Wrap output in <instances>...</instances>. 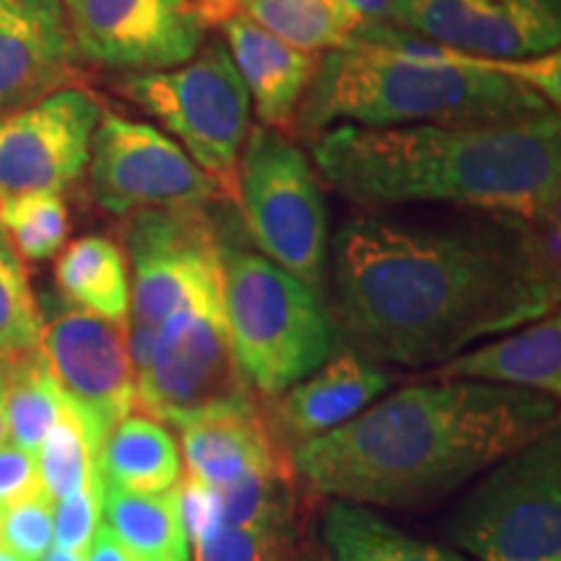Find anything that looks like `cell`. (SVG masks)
Listing matches in <instances>:
<instances>
[{
	"label": "cell",
	"mask_w": 561,
	"mask_h": 561,
	"mask_svg": "<svg viewBox=\"0 0 561 561\" xmlns=\"http://www.w3.org/2000/svg\"><path fill=\"white\" fill-rule=\"evenodd\" d=\"M193 561H299L301 528H231L198 538Z\"/></svg>",
	"instance_id": "obj_30"
},
{
	"label": "cell",
	"mask_w": 561,
	"mask_h": 561,
	"mask_svg": "<svg viewBox=\"0 0 561 561\" xmlns=\"http://www.w3.org/2000/svg\"><path fill=\"white\" fill-rule=\"evenodd\" d=\"M128 328H157L187 301L221 291V229L203 208L138 210L125 224Z\"/></svg>",
	"instance_id": "obj_10"
},
{
	"label": "cell",
	"mask_w": 561,
	"mask_h": 561,
	"mask_svg": "<svg viewBox=\"0 0 561 561\" xmlns=\"http://www.w3.org/2000/svg\"><path fill=\"white\" fill-rule=\"evenodd\" d=\"M224 320L244 380L263 398H278L322 367L339 348L331 307L263 252L221 240Z\"/></svg>",
	"instance_id": "obj_5"
},
{
	"label": "cell",
	"mask_w": 561,
	"mask_h": 561,
	"mask_svg": "<svg viewBox=\"0 0 561 561\" xmlns=\"http://www.w3.org/2000/svg\"><path fill=\"white\" fill-rule=\"evenodd\" d=\"M0 227L21 261H50L66 248L68 208L60 193L0 195Z\"/></svg>",
	"instance_id": "obj_28"
},
{
	"label": "cell",
	"mask_w": 561,
	"mask_h": 561,
	"mask_svg": "<svg viewBox=\"0 0 561 561\" xmlns=\"http://www.w3.org/2000/svg\"><path fill=\"white\" fill-rule=\"evenodd\" d=\"M445 536L476 561H561V439L543 434L491 466Z\"/></svg>",
	"instance_id": "obj_6"
},
{
	"label": "cell",
	"mask_w": 561,
	"mask_h": 561,
	"mask_svg": "<svg viewBox=\"0 0 561 561\" xmlns=\"http://www.w3.org/2000/svg\"><path fill=\"white\" fill-rule=\"evenodd\" d=\"M42 310L24 261L0 227V359L39 348Z\"/></svg>",
	"instance_id": "obj_29"
},
{
	"label": "cell",
	"mask_w": 561,
	"mask_h": 561,
	"mask_svg": "<svg viewBox=\"0 0 561 561\" xmlns=\"http://www.w3.org/2000/svg\"><path fill=\"white\" fill-rule=\"evenodd\" d=\"M388 375L356 351L333 354L305 380L265 401V416L289 450L356 419L388 390Z\"/></svg>",
	"instance_id": "obj_17"
},
{
	"label": "cell",
	"mask_w": 561,
	"mask_h": 561,
	"mask_svg": "<svg viewBox=\"0 0 561 561\" xmlns=\"http://www.w3.org/2000/svg\"><path fill=\"white\" fill-rule=\"evenodd\" d=\"M96 473L107 489L161 494L180 481L182 458L161 421L128 416L104 439L96 455Z\"/></svg>",
	"instance_id": "obj_21"
},
{
	"label": "cell",
	"mask_w": 561,
	"mask_h": 561,
	"mask_svg": "<svg viewBox=\"0 0 561 561\" xmlns=\"http://www.w3.org/2000/svg\"><path fill=\"white\" fill-rule=\"evenodd\" d=\"M559 96V50L491 60L380 24L320 55L294 128L530 121L557 112Z\"/></svg>",
	"instance_id": "obj_4"
},
{
	"label": "cell",
	"mask_w": 561,
	"mask_h": 561,
	"mask_svg": "<svg viewBox=\"0 0 561 561\" xmlns=\"http://www.w3.org/2000/svg\"><path fill=\"white\" fill-rule=\"evenodd\" d=\"M312 159L356 208L447 206L523 221L559 216L557 112L512 123L333 125L314 136Z\"/></svg>",
	"instance_id": "obj_3"
},
{
	"label": "cell",
	"mask_w": 561,
	"mask_h": 561,
	"mask_svg": "<svg viewBox=\"0 0 561 561\" xmlns=\"http://www.w3.org/2000/svg\"><path fill=\"white\" fill-rule=\"evenodd\" d=\"M3 362L5 430L11 445L37 455V447L58 419L62 396L42 348Z\"/></svg>",
	"instance_id": "obj_25"
},
{
	"label": "cell",
	"mask_w": 561,
	"mask_h": 561,
	"mask_svg": "<svg viewBox=\"0 0 561 561\" xmlns=\"http://www.w3.org/2000/svg\"><path fill=\"white\" fill-rule=\"evenodd\" d=\"M102 520L140 561H193L180 512V481L161 494L104 486Z\"/></svg>",
	"instance_id": "obj_23"
},
{
	"label": "cell",
	"mask_w": 561,
	"mask_h": 561,
	"mask_svg": "<svg viewBox=\"0 0 561 561\" xmlns=\"http://www.w3.org/2000/svg\"><path fill=\"white\" fill-rule=\"evenodd\" d=\"M257 401L231 351L224 297L187 301L153 335L149 359L136 371V409L180 426L201 413Z\"/></svg>",
	"instance_id": "obj_9"
},
{
	"label": "cell",
	"mask_w": 561,
	"mask_h": 561,
	"mask_svg": "<svg viewBox=\"0 0 561 561\" xmlns=\"http://www.w3.org/2000/svg\"><path fill=\"white\" fill-rule=\"evenodd\" d=\"M328 3L346 24L348 37L362 30H369V26L390 24L392 0H328Z\"/></svg>",
	"instance_id": "obj_35"
},
{
	"label": "cell",
	"mask_w": 561,
	"mask_h": 561,
	"mask_svg": "<svg viewBox=\"0 0 561 561\" xmlns=\"http://www.w3.org/2000/svg\"><path fill=\"white\" fill-rule=\"evenodd\" d=\"M430 380H468L561 396V318L553 310L517 328V333L486 343L430 369Z\"/></svg>",
	"instance_id": "obj_20"
},
{
	"label": "cell",
	"mask_w": 561,
	"mask_h": 561,
	"mask_svg": "<svg viewBox=\"0 0 561 561\" xmlns=\"http://www.w3.org/2000/svg\"><path fill=\"white\" fill-rule=\"evenodd\" d=\"M55 284L68 305L115 325H128V261L121 244L110 237L89 234L70 242L55 263Z\"/></svg>",
	"instance_id": "obj_22"
},
{
	"label": "cell",
	"mask_w": 561,
	"mask_h": 561,
	"mask_svg": "<svg viewBox=\"0 0 561 561\" xmlns=\"http://www.w3.org/2000/svg\"><path fill=\"white\" fill-rule=\"evenodd\" d=\"M180 512L191 541H198V538L221 528L219 491L206 486L193 476L180 479Z\"/></svg>",
	"instance_id": "obj_33"
},
{
	"label": "cell",
	"mask_w": 561,
	"mask_h": 561,
	"mask_svg": "<svg viewBox=\"0 0 561 561\" xmlns=\"http://www.w3.org/2000/svg\"><path fill=\"white\" fill-rule=\"evenodd\" d=\"M237 11L301 53L322 55L348 39L328 0H237Z\"/></svg>",
	"instance_id": "obj_26"
},
{
	"label": "cell",
	"mask_w": 561,
	"mask_h": 561,
	"mask_svg": "<svg viewBox=\"0 0 561 561\" xmlns=\"http://www.w3.org/2000/svg\"><path fill=\"white\" fill-rule=\"evenodd\" d=\"M559 430L557 398L510 385L432 380L392 392L291 450L314 496L424 510Z\"/></svg>",
	"instance_id": "obj_2"
},
{
	"label": "cell",
	"mask_w": 561,
	"mask_h": 561,
	"mask_svg": "<svg viewBox=\"0 0 561 561\" xmlns=\"http://www.w3.org/2000/svg\"><path fill=\"white\" fill-rule=\"evenodd\" d=\"M299 561H333L331 553L325 549H318V546H301V553H299Z\"/></svg>",
	"instance_id": "obj_39"
},
{
	"label": "cell",
	"mask_w": 561,
	"mask_h": 561,
	"mask_svg": "<svg viewBox=\"0 0 561 561\" xmlns=\"http://www.w3.org/2000/svg\"><path fill=\"white\" fill-rule=\"evenodd\" d=\"M39 310V348L47 367L100 453L110 432L136 409V375L125 328L79 310L62 297L47 299Z\"/></svg>",
	"instance_id": "obj_12"
},
{
	"label": "cell",
	"mask_w": 561,
	"mask_h": 561,
	"mask_svg": "<svg viewBox=\"0 0 561 561\" xmlns=\"http://www.w3.org/2000/svg\"><path fill=\"white\" fill-rule=\"evenodd\" d=\"M390 24L491 60L557 53L561 0H392Z\"/></svg>",
	"instance_id": "obj_15"
},
{
	"label": "cell",
	"mask_w": 561,
	"mask_h": 561,
	"mask_svg": "<svg viewBox=\"0 0 561 561\" xmlns=\"http://www.w3.org/2000/svg\"><path fill=\"white\" fill-rule=\"evenodd\" d=\"M121 91L180 140L221 201L237 203V170L252 104L227 45L208 42L178 68L130 73Z\"/></svg>",
	"instance_id": "obj_7"
},
{
	"label": "cell",
	"mask_w": 561,
	"mask_h": 561,
	"mask_svg": "<svg viewBox=\"0 0 561 561\" xmlns=\"http://www.w3.org/2000/svg\"><path fill=\"white\" fill-rule=\"evenodd\" d=\"M55 500L45 489L0 510V546L19 561H42L53 549Z\"/></svg>",
	"instance_id": "obj_31"
},
{
	"label": "cell",
	"mask_w": 561,
	"mask_h": 561,
	"mask_svg": "<svg viewBox=\"0 0 561 561\" xmlns=\"http://www.w3.org/2000/svg\"><path fill=\"white\" fill-rule=\"evenodd\" d=\"M325 551L333 561H468L442 546L419 541L359 504L333 502L322 515Z\"/></svg>",
	"instance_id": "obj_24"
},
{
	"label": "cell",
	"mask_w": 561,
	"mask_h": 561,
	"mask_svg": "<svg viewBox=\"0 0 561 561\" xmlns=\"http://www.w3.org/2000/svg\"><path fill=\"white\" fill-rule=\"evenodd\" d=\"M0 549H3V546H0Z\"/></svg>",
	"instance_id": "obj_42"
},
{
	"label": "cell",
	"mask_w": 561,
	"mask_h": 561,
	"mask_svg": "<svg viewBox=\"0 0 561 561\" xmlns=\"http://www.w3.org/2000/svg\"><path fill=\"white\" fill-rule=\"evenodd\" d=\"M185 476L224 489L257 471L294 466L291 450L273 434L263 398L234 409L201 413L180 424Z\"/></svg>",
	"instance_id": "obj_18"
},
{
	"label": "cell",
	"mask_w": 561,
	"mask_h": 561,
	"mask_svg": "<svg viewBox=\"0 0 561 561\" xmlns=\"http://www.w3.org/2000/svg\"><path fill=\"white\" fill-rule=\"evenodd\" d=\"M9 442V430H5V405H3V362H0V445Z\"/></svg>",
	"instance_id": "obj_40"
},
{
	"label": "cell",
	"mask_w": 561,
	"mask_h": 561,
	"mask_svg": "<svg viewBox=\"0 0 561 561\" xmlns=\"http://www.w3.org/2000/svg\"><path fill=\"white\" fill-rule=\"evenodd\" d=\"M328 252L335 328L371 362L437 367L559 301V216L359 208Z\"/></svg>",
	"instance_id": "obj_1"
},
{
	"label": "cell",
	"mask_w": 561,
	"mask_h": 561,
	"mask_svg": "<svg viewBox=\"0 0 561 561\" xmlns=\"http://www.w3.org/2000/svg\"><path fill=\"white\" fill-rule=\"evenodd\" d=\"M87 561H140V559L128 549V546L121 543V538H117L107 525H100V528H96L94 541L89 546Z\"/></svg>",
	"instance_id": "obj_36"
},
{
	"label": "cell",
	"mask_w": 561,
	"mask_h": 561,
	"mask_svg": "<svg viewBox=\"0 0 561 561\" xmlns=\"http://www.w3.org/2000/svg\"><path fill=\"white\" fill-rule=\"evenodd\" d=\"M0 561H19V559L11 557V553L5 551V549H0Z\"/></svg>",
	"instance_id": "obj_41"
},
{
	"label": "cell",
	"mask_w": 561,
	"mask_h": 561,
	"mask_svg": "<svg viewBox=\"0 0 561 561\" xmlns=\"http://www.w3.org/2000/svg\"><path fill=\"white\" fill-rule=\"evenodd\" d=\"M102 115L91 91L62 87L0 117V195L62 193L79 182Z\"/></svg>",
	"instance_id": "obj_14"
},
{
	"label": "cell",
	"mask_w": 561,
	"mask_h": 561,
	"mask_svg": "<svg viewBox=\"0 0 561 561\" xmlns=\"http://www.w3.org/2000/svg\"><path fill=\"white\" fill-rule=\"evenodd\" d=\"M81 60L123 73L178 68L206 45L195 0H60Z\"/></svg>",
	"instance_id": "obj_13"
},
{
	"label": "cell",
	"mask_w": 561,
	"mask_h": 561,
	"mask_svg": "<svg viewBox=\"0 0 561 561\" xmlns=\"http://www.w3.org/2000/svg\"><path fill=\"white\" fill-rule=\"evenodd\" d=\"M42 561H87V557H81V553H76V551H66V549H58V546H53V549L45 553V559H42Z\"/></svg>",
	"instance_id": "obj_38"
},
{
	"label": "cell",
	"mask_w": 561,
	"mask_h": 561,
	"mask_svg": "<svg viewBox=\"0 0 561 561\" xmlns=\"http://www.w3.org/2000/svg\"><path fill=\"white\" fill-rule=\"evenodd\" d=\"M96 455L81 416L62 398L58 419L37 447L42 486L55 502L76 494L96 476Z\"/></svg>",
	"instance_id": "obj_27"
},
{
	"label": "cell",
	"mask_w": 561,
	"mask_h": 561,
	"mask_svg": "<svg viewBox=\"0 0 561 561\" xmlns=\"http://www.w3.org/2000/svg\"><path fill=\"white\" fill-rule=\"evenodd\" d=\"M37 455L21 450V447L0 445V510L13 502L26 500V496L42 491Z\"/></svg>",
	"instance_id": "obj_34"
},
{
	"label": "cell",
	"mask_w": 561,
	"mask_h": 561,
	"mask_svg": "<svg viewBox=\"0 0 561 561\" xmlns=\"http://www.w3.org/2000/svg\"><path fill=\"white\" fill-rule=\"evenodd\" d=\"M76 60L60 0H0V117L68 87Z\"/></svg>",
	"instance_id": "obj_16"
},
{
	"label": "cell",
	"mask_w": 561,
	"mask_h": 561,
	"mask_svg": "<svg viewBox=\"0 0 561 561\" xmlns=\"http://www.w3.org/2000/svg\"><path fill=\"white\" fill-rule=\"evenodd\" d=\"M102 504L104 483L100 479V473H96L81 491L66 496V500L55 502L53 546L87 557L89 546L96 536V528L102 525Z\"/></svg>",
	"instance_id": "obj_32"
},
{
	"label": "cell",
	"mask_w": 561,
	"mask_h": 561,
	"mask_svg": "<svg viewBox=\"0 0 561 561\" xmlns=\"http://www.w3.org/2000/svg\"><path fill=\"white\" fill-rule=\"evenodd\" d=\"M91 195L112 216L159 208H206L221 198L178 140L149 123L104 112L91 140Z\"/></svg>",
	"instance_id": "obj_11"
},
{
	"label": "cell",
	"mask_w": 561,
	"mask_h": 561,
	"mask_svg": "<svg viewBox=\"0 0 561 561\" xmlns=\"http://www.w3.org/2000/svg\"><path fill=\"white\" fill-rule=\"evenodd\" d=\"M195 3L201 5L203 16L210 24V21H221L231 16V13H237V0H195Z\"/></svg>",
	"instance_id": "obj_37"
},
{
	"label": "cell",
	"mask_w": 561,
	"mask_h": 561,
	"mask_svg": "<svg viewBox=\"0 0 561 561\" xmlns=\"http://www.w3.org/2000/svg\"><path fill=\"white\" fill-rule=\"evenodd\" d=\"M237 208L265 257L320 289L328 263V208L318 170L286 133L250 128L237 170Z\"/></svg>",
	"instance_id": "obj_8"
},
{
	"label": "cell",
	"mask_w": 561,
	"mask_h": 561,
	"mask_svg": "<svg viewBox=\"0 0 561 561\" xmlns=\"http://www.w3.org/2000/svg\"><path fill=\"white\" fill-rule=\"evenodd\" d=\"M221 26L231 62L244 81L261 125L278 133L294 130L320 55L286 45L240 11L224 19Z\"/></svg>",
	"instance_id": "obj_19"
}]
</instances>
